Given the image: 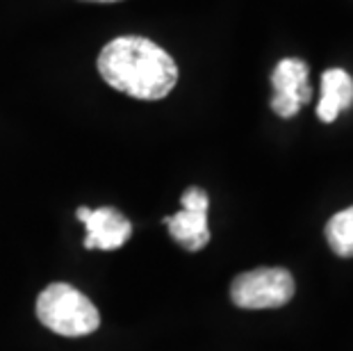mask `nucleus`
<instances>
[{
	"label": "nucleus",
	"mask_w": 353,
	"mask_h": 351,
	"mask_svg": "<svg viewBox=\"0 0 353 351\" xmlns=\"http://www.w3.org/2000/svg\"><path fill=\"white\" fill-rule=\"evenodd\" d=\"M101 78L139 101H160L178 82V66L146 37H117L99 55Z\"/></svg>",
	"instance_id": "obj_1"
},
{
	"label": "nucleus",
	"mask_w": 353,
	"mask_h": 351,
	"mask_svg": "<svg viewBox=\"0 0 353 351\" xmlns=\"http://www.w3.org/2000/svg\"><path fill=\"white\" fill-rule=\"evenodd\" d=\"M37 317L52 333L80 338L94 333L101 324L96 305L69 283H52L37 299Z\"/></svg>",
	"instance_id": "obj_2"
},
{
	"label": "nucleus",
	"mask_w": 353,
	"mask_h": 351,
	"mask_svg": "<svg viewBox=\"0 0 353 351\" xmlns=\"http://www.w3.org/2000/svg\"><path fill=\"white\" fill-rule=\"evenodd\" d=\"M294 279L283 267H260L235 276L230 285V299L237 308L267 310L281 308L294 297Z\"/></svg>",
	"instance_id": "obj_3"
},
{
	"label": "nucleus",
	"mask_w": 353,
	"mask_h": 351,
	"mask_svg": "<svg viewBox=\"0 0 353 351\" xmlns=\"http://www.w3.org/2000/svg\"><path fill=\"white\" fill-rule=\"evenodd\" d=\"M272 85L276 92L272 99V110L283 119L296 117L301 106L312 99V89L307 85V64L303 59H281L274 69Z\"/></svg>",
	"instance_id": "obj_4"
},
{
	"label": "nucleus",
	"mask_w": 353,
	"mask_h": 351,
	"mask_svg": "<svg viewBox=\"0 0 353 351\" xmlns=\"http://www.w3.org/2000/svg\"><path fill=\"white\" fill-rule=\"evenodd\" d=\"M78 219L85 223L87 249H101V251H114L121 249L132 233V223L117 210V208H78Z\"/></svg>",
	"instance_id": "obj_5"
},
{
	"label": "nucleus",
	"mask_w": 353,
	"mask_h": 351,
	"mask_svg": "<svg viewBox=\"0 0 353 351\" xmlns=\"http://www.w3.org/2000/svg\"><path fill=\"white\" fill-rule=\"evenodd\" d=\"M353 106V78L344 69H328L321 76V99L317 117L324 123H333L342 110Z\"/></svg>",
	"instance_id": "obj_6"
},
{
	"label": "nucleus",
	"mask_w": 353,
	"mask_h": 351,
	"mask_svg": "<svg viewBox=\"0 0 353 351\" xmlns=\"http://www.w3.org/2000/svg\"><path fill=\"white\" fill-rule=\"evenodd\" d=\"M164 223L169 226L171 237L187 251H201L210 242L205 210H187V208H180L176 214L167 217Z\"/></svg>",
	"instance_id": "obj_7"
},
{
	"label": "nucleus",
	"mask_w": 353,
	"mask_h": 351,
	"mask_svg": "<svg viewBox=\"0 0 353 351\" xmlns=\"http://www.w3.org/2000/svg\"><path fill=\"white\" fill-rule=\"evenodd\" d=\"M328 244L340 258H353V205L333 214L326 223Z\"/></svg>",
	"instance_id": "obj_8"
},
{
	"label": "nucleus",
	"mask_w": 353,
	"mask_h": 351,
	"mask_svg": "<svg viewBox=\"0 0 353 351\" xmlns=\"http://www.w3.org/2000/svg\"><path fill=\"white\" fill-rule=\"evenodd\" d=\"M180 203H183V208H187V210H205L208 212L210 199H208V194L203 192L201 188H190L183 194Z\"/></svg>",
	"instance_id": "obj_9"
},
{
	"label": "nucleus",
	"mask_w": 353,
	"mask_h": 351,
	"mask_svg": "<svg viewBox=\"0 0 353 351\" xmlns=\"http://www.w3.org/2000/svg\"><path fill=\"white\" fill-rule=\"evenodd\" d=\"M92 3H119V0H92Z\"/></svg>",
	"instance_id": "obj_10"
}]
</instances>
